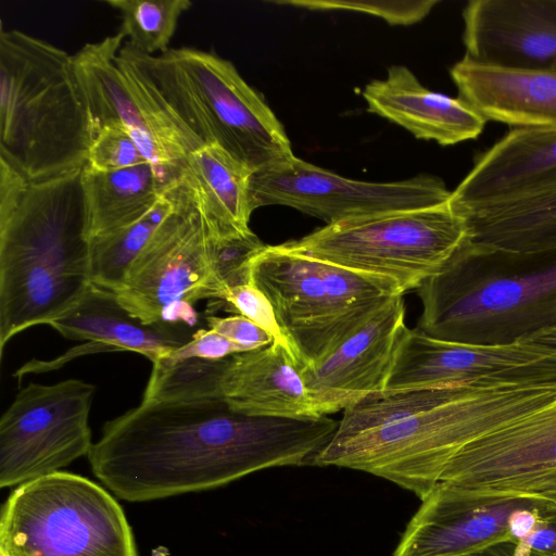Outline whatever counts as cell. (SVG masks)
I'll use <instances>...</instances> for the list:
<instances>
[{
  "label": "cell",
  "instance_id": "6da1fadb",
  "mask_svg": "<svg viewBox=\"0 0 556 556\" xmlns=\"http://www.w3.org/2000/svg\"><path fill=\"white\" fill-rule=\"evenodd\" d=\"M338 421L254 416L223 400L141 401L108 421L88 459L127 502L210 490L273 467L313 465Z\"/></svg>",
  "mask_w": 556,
  "mask_h": 556
},
{
  "label": "cell",
  "instance_id": "7a4b0ae2",
  "mask_svg": "<svg viewBox=\"0 0 556 556\" xmlns=\"http://www.w3.org/2000/svg\"><path fill=\"white\" fill-rule=\"evenodd\" d=\"M554 402L556 381L380 393L343 410L313 465L370 473L422 500L465 445Z\"/></svg>",
  "mask_w": 556,
  "mask_h": 556
},
{
  "label": "cell",
  "instance_id": "3957f363",
  "mask_svg": "<svg viewBox=\"0 0 556 556\" xmlns=\"http://www.w3.org/2000/svg\"><path fill=\"white\" fill-rule=\"evenodd\" d=\"M81 169L31 182L0 160V355L17 333L49 325L91 285Z\"/></svg>",
  "mask_w": 556,
  "mask_h": 556
},
{
  "label": "cell",
  "instance_id": "277c9868",
  "mask_svg": "<svg viewBox=\"0 0 556 556\" xmlns=\"http://www.w3.org/2000/svg\"><path fill=\"white\" fill-rule=\"evenodd\" d=\"M417 290L421 332L471 344L519 341L556 328V249L514 254L464 243Z\"/></svg>",
  "mask_w": 556,
  "mask_h": 556
},
{
  "label": "cell",
  "instance_id": "5b68a950",
  "mask_svg": "<svg viewBox=\"0 0 556 556\" xmlns=\"http://www.w3.org/2000/svg\"><path fill=\"white\" fill-rule=\"evenodd\" d=\"M93 140L72 55L17 29L0 31V160L24 179L81 169Z\"/></svg>",
  "mask_w": 556,
  "mask_h": 556
},
{
  "label": "cell",
  "instance_id": "8992f818",
  "mask_svg": "<svg viewBox=\"0 0 556 556\" xmlns=\"http://www.w3.org/2000/svg\"><path fill=\"white\" fill-rule=\"evenodd\" d=\"M119 53L202 146L219 147L253 173L294 156L282 124L230 61L191 47L149 55L124 43Z\"/></svg>",
  "mask_w": 556,
  "mask_h": 556
},
{
  "label": "cell",
  "instance_id": "52a82bcc",
  "mask_svg": "<svg viewBox=\"0 0 556 556\" xmlns=\"http://www.w3.org/2000/svg\"><path fill=\"white\" fill-rule=\"evenodd\" d=\"M251 283L269 300L298 368L313 365L361 329L391 299V279L349 269L288 244L266 245Z\"/></svg>",
  "mask_w": 556,
  "mask_h": 556
},
{
  "label": "cell",
  "instance_id": "ba28073f",
  "mask_svg": "<svg viewBox=\"0 0 556 556\" xmlns=\"http://www.w3.org/2000/svg\"><path fill=\"white\" fill-rule=\"evenodd\" d=\"M0 556H139L122 506L102 486L56 471L16 486L0 516Z\"/></svg>",
  "mask_w": 556,
  "mask_h": 556
},
{
  "label": "cell",
  "instance_id": "9c48e42d",
  "mask_svg": "<svg viewBox=\"0 0 556 556\" xmlns=\"http://www.w3.org/2000/svg\"><path fill=\"white\" fill-rule=\"evenodd\" d=\"M466 240V222L446 201L326 225L287 242L315 258L389 278L405 293L440 273Z\"/></svg>",
  "mask_w": 556,
  "mask_h": 556
},
{
  "label": "cell",
  "instance_id": "30bf717a",
  "mask_svg": "<svg viewBox=\"0 0 556 556\" xmlns=\"http://www.w3.org/2000/svg\"><path fill=\"white\" fill-rule=\"evenodd\" d=\"M124 40L118 31L85 43L72 54L74 76L93 138L108 126L125 129L168 189L180 181L188 154L202 144L119 53Z\"/></svg>",
  "mask_w": 556,
  "mask_h": 556
},
{
  "label": "cell",
  "instance_id": "8fae6325",
  "mask_svg": "<svg viewBox=\"0 0 556 556\" xmlns=\"http://www.w3.org/2000/svg\"><path fill=\"white\" fill-rule=\"evenodd\" d=\"M152 365L143 401L223 400L248 415L321 417L294 357L278 342L218 359H161Z\"/></svg>",
  "mask_w": 556,
  "mask_h": 556
},
{
  "label": "cell",
  "instance_id": "7c38bea8",
  "mask_svg": "<svg viewBox=\"0 0 556 556\" xmlns=\"http://www.w3.org/2000/svg\"><path fill=\"white\" fill-rule=\"evenodd\" d=\"M96 387L79 379L21 389L0 419V486H18L88 456Z\"/></svg>",
  "mask_w": 556,
  "mask_h": 556
},
{
  "label": "cell",
  "instance_id": "4fadbf2b",
  "mask_svg": "<svg viewBox=\"0 0 556 556\" xmlns=\"http://www.w3.org/2000/svg\"><path fill=\"white\" fill-rule=\"evenodd\" d=\"M253 210L285 205L332 225L372 215L420 208L448 201L451 191L432 175L390 182L342 177L295 155L254 172L250 180Z\"/></svg>",
  "mask_w": 556,
  "mask_h": 556
},
{
  "label": "cell",
  "instance_id": "5bb4252c",
  "mask_svg": "<svg viewBox=\"0 0 556 556\" xmlns=\"http://www.w3.org/2000/svg\"><path fill=\"white\" fill-rule=\"evenodd\" d=\"M174 208L134 261L121 304L144 324L165 321L177 305L216 299L207 256V230L188 187L168 188Z\"/></svg>",
  "mask_w": 556,
  "mask_h": 556
},
{
  "label": "cell",
  "instance_id": "9a60e30c",
  "mask_svg": "<svg viewBox=\"0 0 556 556\" xmlns=\"http://www.w3.org/2000/svg\"><path fill=\"white\" fill-rule=\"evenodd\" d=\"M556 381V351L525 341L471 344L406 328L383 393L448 386Z\"/></svg>",
  "mask_w": 556,
  "mask_h": 556
},
{
  "label": "cell",
  "instance_id": "2e32d148",
  "mask_svg": "<svg viewBox=\"0 0 556 556\" xmlns=\"http://www.w3.org/2000/svg\"><path fill=\"white\" fill-rule=\"evenodd\" d=\"M439 482L556 505V402L465 445L450 460Z\"/></svg>",
  "mask_w": 556,
  "mask_h": 556
},
{
  "label": "cell",
  "instance_id": "e0dca14e",
  "mask_svg": "<svg viewBox=\"0 0 556 556\" xmlns=\"http://www.w3.org/2000/svg\"><path fill=\"white\" fill-rule=\"evenodd\" d=\"M392 556H466L513 541L510 515L522 507L556 506L518 494L478 493L438 482L420 500Z\"/></svg>",
  "mask_w": 556,
  "mask_h": 556
},
{
  "label": "cell",
  "instance_id": "ac0fdd59",
  "mask_svg": "<svg viewBox=\"0 0 556 556\" xmlns=\"http://www.w3.org/2000/svg\"><path fill=\"white\" fill-rule=\"evenodd\" d=\"M406 328L403 295H397L329 355L300 367L317 413L327 416L383 393Z\"/></svg>",
  "mask_w": 556,
  "mask_h": 556
},
{
  "label": "cell",
  "instance_id": "d6986e66",
  "mask_svg": "<svg viewBox=\"0 0 556 556\" xmlns=\"http://www.w3.org/2000/svg\"><path fill=\"white\" fill-rule=\"evenodd\" d=\"M556 189V129L513 128L480 153L451 191L462 217Z\"/></svg>",
  "mask_w": 556,
  "mask_h": 556
},
{
  "label": "cell",
  "instance_id": "ffe728a7",
  "mask_svg": "<svg viewBox=\"0 0 556 556\" xmlns=\"http://www.w3.org/2000/svg\"><path fill=\"white\" fill-rule=\"evenodd\" d=\"M462 16L465 55L472 60L556 68V0H470Z\"/></svg>",
  "mask_w": 556,
  "mask_h": 556
},
{
  "label": "cell",
  "instance_id": "44dd1931",
  "mask_svg": "<svg viewBox=\"0 0 556 556\" xmlns=\"http://www.w3.org/2000/svg\"><path fill=\"white\" fill-rule=\"evenodd\" d=\"M450 75L458 97L486 122L556 129V68L502 66L464 55Z\"/></svg>",
  "mask_w": 556,
  "mask_h": 556
},
{
  "label": "cell",
  "instance_id": "7402d4cb",
  "mask_svg": "<svg viewBox=\"0 0 556 556\" xmlns=\"http://www.w3.org/2000/svg\"><path fill=\"white\" fill-rule=\"evenodd\" d=\"M49 326L66 339L90 341L76 348L71 357L94 352H135L152 364L187 344L193 334L181 324L142 323L121 304L115 292L93 283L74 307Z\"/></svg>",
  "mask_w": 556,
  "mask_h": 556
},
{
  "label": "cell",
  "instance_id": "603a6c76",
  "mask_svg": "<svg viewBox=\"0 0 556 556\" xmlns=\"http://www.w3.org/2000/svg\"><path fill=\"white\" fill-rule=\"evenodd\" d=\"M367 110L416 138L452 146L478 138L486 121L462 98L433 92L404 65H392L384 79L363 90Z\"/></svg>",
  "mask_w": 556,
  "mask_h": 556
},
{
  "label": "cell",
  "instance_id": "cb8c5ba5",
  "mask_svg": "<svg viewBox=\"0 0 556 556\" xmlns=\"http://www.w3.org/2000/svg\"><path fill=\"white\" fill-rule=\"evenodd\" d=\"M253 172L217 146H201L184 164L181 179L191 191L212 236L251 230L250 180Z\"/></svg>",
  "mask_w": 556,
  "mask_h": 556
},
{
  "label": "cell",
  "instance_id": "d4e9b609",
  "mask_svg": "<svg viewBox=\"0 0 556 556\" xmlns=\"http://www.w3.org/2000/svg\"><path fill=\"white\" fill-rule=\"evenodd\" d=\"M463 218L465 244L477 252L526 254L556 249V189Z\"/></svg>",
  "mask_w": 556,
  "mask_h": 556
},
{
  "label": "cell",
  "instance_id": "484cf974",
  "mask_svg": "<svg viewBox=\"0 0 556 556\" xmlns=\"http://www.w3.org/2000/svg\"><path fill=\"white\" fill-rule=\"evenodd\" d=\"M81 187L90 240L138 222L166 191L149 162L114 172H101L86 164Z\"/></svg>",
  "mask_w": 556,
  "mask_h": 556
},
{
  "label": "cell",
  "instance_id": "4316f807",
  "mask_svg": "<svg viewBox=\"0 0 556 556\" xmlns=\"http://www.w3.org/2000/svg\"><path fill=\"white\" fill-rule=\"evenodd\" d=\"M173 208L174 198L168 189L138 222L111 235L91 239V283L118 292L134 261Z\"/></svg>",
  "mask_w": 556,
  "mask_h": 556
},
{
  "label": "cell",
  "instance_id": "83f0119b",
  "mask_svg": "<svg viewBox=\"0 0 556 556\" xmlns=\"http://www.w3.org/2000/svg\"><path fill=\"white\" fill-rule=\"evenodd\" d=\"M118 11L119 33L132 49L156 55L169 49L178 20L192 5L189 0H105Z\"/></svg>",
  "mask_w": 556,
  "mask_h": 556
},
{
  "label": "cell",
  "instance_id": "f1b7e54d",
  "mask_svg": "<svg viewBox=\"0 0 556 556\" xmlns=\"http://www.w3.org/2000/svg\"><path fill=\"white\" fill-rule=\"evenodd\" d=\"M266 245L252 230L226 236L207 232L208 264L218 301L230 289L251 283L252 263Z\"/></svg>",
  "mask_w": 556,
  "mask_h": 556
},
{
  "label": "cell",
  "instance_id": "f546056e",
  "mask_svg": "<svg viewBox=\"0 0 556 556\" xmlns=\"http://www.w3.org/2000/svg\"><path fill=\"white\" fill-rule=\"evenodd\" d=\"M275 3L319 11H355L378 16L391 25H412L425 18L439 1L289 0Z\"/></svg>",
  "mask_w": 556,
  "mask_h": 556
},
{
  "label": "cell",
  "instance_id": "4dcf8cb0",
  "mask_svg": "<svg viewBox=\"0 0 556 556\" xmlns=\"http://www.w3.org/2000/svg\"><path fill=\"white\" fill-rule=\"evenodd\" d=\"M146 162L148 161L125 129L108 126L94 136L86 164L101 172H114Z\"/></svg>",
  "mask_w": 556,
  "mask_h": 556
},
{
  "label": "cell",
  "instance_id": "1f68e13d",
  "mask_svg": "<svg viewBox=\"0 0 556 556\" xmlns=\"http://www.w3.org/2000/svg\"><path fill=\"white\" fill-rule=\"evenodd\" d=\"M222 302L229 304L233 311L239 313V315L250 319L264 329L273 337L274 342L282 344L294 357L277 321L269 300L253 283L238 286L230 289Z\"/></svg>",
  "mask_w": 556,
  "mask_h": 556
},
{
  "label": "cell",
  "instance_id": "d6a6232c",
  "mask_svg": "<svg viewBox=\"0 0 556 556\" xmlns=\"http://www.w3.org/2000/svg\"><path fill=\"white\" fill-rule=\"evenodd\" d=\"M242 352L248 351L216 331L199 329L193 332L191 340L187 344L163 359L169 363L189 358L218 359Z\"/></svg>",
  "mask_w": 556,
  "mask_h": 556
},
{
  "label": "cell",
  "instance_id": "836d02e7",
  "mask_svg": "<svg viewBox=\"0 0 556 556\" xmlns=\"http://www.w3.org/2000/svg\"><path fill=\"white\" fill-rule=\"evenodd\" d=\"M205 318L210 329L243 346L247 351L264 348L274 342L269 333L241 315L229 317L207 315Z\"/></svg>",
  "mask_w": 556,
  "mask_h": 556
},
{
  "label": "cell",
  "instance_id": "e575fe53",
  "mask_svg": "<svg viewBox=\"0 0 556 556\" xmlns=\"http://www.w3.org/2000/svg\"><path fill=\"white\" fill-rule=\"evenodd\" d=\"M519 544L544 556H556V515L542 518Z\"/></svg>",
  "mask_w": 556,
  "mask_h": 556
},
{
  "label": "cell",
  "instance_id": "d590c367",
  "mask_svg": "<svg viewBox=\"0 0 556 556\" xmlns=\"http://www.w3.org/2000/svg\"><path fill=\"white\" fill-rule=\"evenodd\" d=\"M466 556H544L514 542L502 541Z\"/></svg>",
  "mask_w": 556,
  "mask_h": 556
},
{
  "label": "cell",
  "instance_id": "8d00e7d4",
  "mask_svg": "<svg viewBox=\"0 0 556 556\" xmlns=\"http://www.w3.org/2000/svg\"><path fill=\"white\" fill-rule=\"evenodd\" d=\"M519 341L529 342L556 351V328L543 329Z\"/></svg>",
  "mask_w": 556,
  "mask_h": 556
}]
</instances>
